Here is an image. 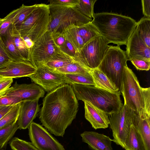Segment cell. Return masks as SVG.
Listing matches in <instances>:
<instances>
[{
  "instance_id": "cell-1",
  "label": "cell",
  "mask_w": 150,
  "mask_h": 150,
  "mask_svg": "<svg viewBox=\"0 0 150 150\" xmlns=\"http://www.w3.org/2000/svg\"><path fill=\"white\" fill-rule=\"evenodd\" d=\"M79 103L72 87L64 84L48 93L43 100L39 119L50 133L63 137L76 118Z\"/></svg>"
},
{
  "instance_id": "cell-2",
  "label": "cell",
  "mask_w": 150,
  "mask_h": 150,
  "mask_svg": "<svg viewBox=\"0 0 150 150\" xmlns=\"http://www.w3.org/2000/svg\"><path fill=\"white\" fill-rule=\"evenodd\" d=\"M91 23L108 43L126 45L137 22L129 16L112 12L94 13Z\"/></svg>"
},
{
  "instance_id": "cell-3",
  "label": "cell",
  "mask_w": 150,
  "mask_h": 150,
  "mask_svg": "<svg viewBox=\"0 0 150 150\" xmlns=\"http://www.w3.org/2000/svg\"><path fill=\"white\" fill-rule=\"evenodd\" d=\"M72 86L77 99L88 102L108 115L119 112L123 107L120 91L115 93L92 85L74 84Z\"/></svg>"
},
{
  "instance_id": "cell-4",
  "label": "cell",
  "mask_w": 150,
  "mask_h": 150,
  "mask_svg": "<svg viewBox=\"0 0 150 150\" xmlns=\"http://www.w3.org/2000/svg\"><path fill=\"white\" fill-rule=\"evenodd\" d=\"M50 22L48 30L51 33H62L71 26H79L91 22L92 19L82 13L75 7L49 4Z\"/></svg>"
},
{
  "instance_id": "cell-5",
  "label": "cell",
  "mask_w": 150,
  "mask_h": 150,
  "mask_svg": "<svg viewBox=\"0 0 150 150\" xmlns=\"http://www.w3.org/2000/svg\"><path fill=\"white\" fill-rule=\"evenodd\" d=\"M50 22L49 6L41 4L19 26L15 27L21 37H26L34 43L48 30Z\"/></svg>"
},
{
  "instance_id": "cell-6",
  "label": "cell",
  "mask_w": 150,
  "mask_h": 150,
  "mask_svg": "<svg viewBox=\"0 0 150 150\" xmlns=\"http://www.w3.org/2000/svg\"><path fill=\"white\" fill-rule=\"evenodd\" d=\"M128 60L125 51L120 46L110 45L98 69L103 72L119 89Z\"/></svg>"
},
{
  "instance_id": "cell-7",
  "label": "cell",
  "mask_w": 150,
  "mask_h": 150,
  "mask_svg": "<svg viewBox=\"0 0 150 150\" xmlns=\"http://www.w3.org/2000/svg\"><path fill=\"white\" fill-rule=\"evenodd\" d=\"M142 88L134 73L126 66L123 72L120 91L124 104L140 116L142 114L144 108Z\"/></svg>"
},
{
  "instance_id": "cell-8",
  "label": "cell",
  "mask_w": 150,
  "mask_h": 150,
  "mask_svg": "<svg viewBox=\"0 0 150 150\" xmlns=\"http://www.w3.org/2000/svg\"><path fill=\"white\" fill-rule=\"evenodd\" d=\"M108 44L100 35L97 36L76 52L74 60L91 70L97 68L110 46Z\"/></svg>"
},
{
  "instance_id": "cell-9",
  "label": "cell",
  "mask_w": 150,
  "mask_h": 150,
  "mask_svg": "<svg viewBox=\"0 0 150 150\" xmlns=\"http://www.w3.org/2000/svg\"><path fill=\"white\" fill-rule=\"evenodd\" d=\"M134 112L124 104L119 112L109 115V125L113 138L112 141L123 148L132 124Z\"/></svg>"
},
{
  "instance_id": "cell-10",
  "label": "cell",
  "mask_w": 150,
  "mask_h": 150,
  "mask_svg": "<svg viewBox=\"0 0 150 150\" xmlns=\"http://www.w3.org/2000/svg\"><path fill=\"white\" fill-rule=\"evenodd\" d=\"M60 50L54 42L51 32L48 30L34 43L30 50V62L37 68L45 64Z\"/></svg>"
},
{
  "instance_id": "cell-11",
  "label": "cell",
  "mask_w": 150,
  "mask_h": 150,
  "mask_svg": "<svg viewBox=\"0 0 150 150\" xmlns=\"http://www.w3.org/2000/svg\"><path fill=\"white\" fill-rule=\"evenodd\" d=\"M28 129L31 142L39 150H65L63 145L40 124L33 122Z\"/></svg>"
},
{
  "instance_id": "cell-12",
  "label": "cell",
  "mask_w": 150,
  "mask_h": 150,
  "mask_svg": "<svg viewBox=\"0 0 150 150\" xmlns=\"http://www.w3.org/2000/svg\"><path fill=\"white\" fill-rule=\"evenodd\" d=\"M36 69V72L28 77L45 91L49 93L65 84L62 74L51 70L45 64Z\"/></svg>"
},
{
  "instance_id": "cell-13",
  "label": "cell",
  "mask_w": 150,
  "mask_h": 150,
  "mask_svg": "<svg viewBox=\"0 0 150 150\" xmlns=\"http://www.w3.org/2000/svg\"><path fill=\"white\" fill-rule=\"evenodd\" d=\"M36 70L30 62L11 61L0 67V78L28 77L34 74Z\"/></svg>"
},
{
  "instance_id": "cell-14",
  "label": "cell",
  "mask_w": 150,
  "mask_h": 150,
  "mask_svg": "<svg viewBox=\"0 0 150 150\" xmlns=\"http://www.w3.org/2000/svg\"><path fill=\"white\" fill-rule=\"evenodd\" d=\"M45 93L44 90L35 83L18 84L16 82L4 95L17 97L23 102L39 100Z\"/></svg>"
},
{
  "instance_id": "cell-15",
  "label": "cell",
  "mask_w": 150,
  "mask_h": 150,
  "mask_svg": "<svg viewBox=\"0 0 150 150\" xmlns=\"http://www.w3.org/2000/svg\"><path fill=\"white\" fill-rule=\"evenodd\" d=\"M126 45L125 52L128 60L136 59L150 62V48L142 39L136 29Z\"/></svg>"
},
{
  "instance_id": "cell-16",
  "label": "cell",
  "mask_w": 150,
  "mask_h": 150,
  "mask_svg": "<svg viewBox=\"0 0 150 150\" xmlns=\"http://www.w3.org/2000/svg\"><path fill=\"white\" fill-rule=\"evenodd\" d=\"M85 117L95 129H105L109 125V115L91 103L84 102Z\"/></svg>"
},
{
  "instance_id": "cell-17",
  "label": "cell",
  "mask_w": 150,
  "mask_h": 150,
  "mask_svg": "<svg viewBox=\"0 0 150 150\" xmlns=\"http://www.w3.org/2000/svg\"><path fill=\"white\" fill-rule=\"evenodd\" d=\"M39 99L21 102L17 120L19 129L28 128L39 110Z\"/></svg>"
},
{
  "instance_id": "cell-18",
  "label": "cell",
  "mask_w": 150,
  "mask_h": 150,
  "mask_svg": "<svg viewBox=\"0 0 150 150\" xmlns=\"http://www.w3.org/2000/svg\"><path fill=\"white\" fill-rule=\"evenodd\" d=\"M82 141L92 150H112V140L109 137L93 131H84L80 134Z\"/></svg>"
},
{
  "instance_id": "cell-19",
  "label": "cell",
  "mask_w": 150,
  "mask_h": 150,
  "mask_svg": "<svg viewBox=\"0 0 150 150\" xmlns=\"http://www.w3.org/2000/svg\"><path fill=\"white\" fill-rule=\"evenodd\" d=\"M150 115L140 116L134 112L132 124L140 134L145 150H150Z\"/></svg>"
},
{
  "instance_id": "cell-20",
  "label": "cell",
  "mask_w": 150,
  "mask_h": 150,
  "mask_svg": "<svg viewBox=\"0 0 150 150\" xmlns=\"http://www.w3.org/2000/svg\"><path fill=\"white\" fill-rule=\"evenodd\" d=\"M13 23L3 34H0L9 57L12 61L24 60L19 53L14 43L13 36Z\"/></svg>"
},
{
  "instance_id": "cell-21",
  "label": "cell",
  "mask_w": 150,
  "mask_h": 150,
  "mask_svg": "<svg viewBox=\"0 0 150 150\" xmlns=\"http://www.w3.org/2000/svg\"><path fill=\"white\" fill-rule=\"evenodd\" d=\"M91 73L96 87L112 93L120 91L107 76L98 68L92 70Z\"/></svg>"
},
{
  "instance_id": "cell-22",
  "label": "cell",
  "mask_w": 150,
  "mask_h": 150,
  "mask_svg": "<svg viewBox=\"0 0 150 150\" xmlns=\"http://www.w3.org/2000/svg\"><path fill=\"white\" fill-rule=\"evenodd\" d=\"M124 149L125 150H145L142 139L132 124L130 126Z\"/></svg>"
},
{
  "instance_id": "cell-23",
  "label": "cell",
  "mask_w": 150,
  "mask_h": 150,
  "mask_svg": "<svg viewBox=\"0 0 150 150\" xmlns=\"http://www.w3.org/2000/svg\"><path fill=\"white\" fill-rule=\"evenodd\" d=\"M74 60L73 57L60 49L54 53L45 64L51 70L54 71Z\"/></svg>"
},
{
  "instance_id": "cell-24",
  "label": "cell",
  "mask_w": 150,
  "mask_h": 150,
  "mask_svg": "<svg viewBox=\"0 0 150 150\" xmlns=\"http://www.w3.org/2000/svg\"><path fill=\"white\" fill-rule=\"evenodd\" d=\"M65 84L90 85L95 86L91 74H63Z\"/></svg>"
},
{
  "instance_id": "cell-25",
  "label": "cell",
  "mask_w": 150,
  "mask_h": 150,
  "mask_svg": "<svg viewBox=\"0 0 150 150\" xmlns=\"http://www.w3.org/2000/svg\"><path fill=\"white\" fill-rule=\"evenodd\" d=\"M62 32L65 39L71 44L76 52L81 50L85 44L83 39L78 34L75 26L69 28Z\"/></svg>"
},
{
  "instance_id": "cell-26",
  "label": "cell",
  "mask_w": 150,
  "mask_h": 150,
  "mask_svg": "<svg viewBox=\"0 0 150 150\" xmlns=\"http://www.w3.org/2000/svg\"><path fill=\"white\" fill-rule=\"evenodd\" d=\"M91 70L75 60L68 64L65 66L54 71L62 74H91Z\"/></svg>"
},
{
  "instance_id": "cell-27",
  "label": "cell",
  "mask_w": 150,
  "mask_h": 150,
  "mask_svg": "<svg viewBox=\"0 0 150 150\" xmlns=\"http://www.w3.org/2000/svg\"><path fill=\"white\" fill-rule=\"evenodd\" d=\"M139 36L150 48V18L144 16L137 22L136 28Z\"/></svg>"
},
{
  "instance_id": "cell-28",
  "label": "cell",
  "mask_w": 150,
  "mask_h": 150,
  "mask_svg": "<svg viewBox=\"0 0 150 150\" xmlns=\"http://www.w3.org/2000/svg\"><path fill=\"white\" fill-rule=\"evenodd\" d=\"M19 129L17 121L0 129V150H5L9 141Z\"/></svg>"
},
{
  "instance_id": "cell-29",
  "label": "cell",
  "mask_w": 150,
  "mask_h": 150,
  "mask_svg": "<svg viewBox=\"0 0 150 150\" xmlns=\"http://www.w3.org/2000/svg\"><path fill=\"white\" fill-rule=\"evenodd\" d=\"M13 36L15 45L23 59L24 60L30 62V51L26 47L22 38L13 23Z\"/></svg>"
},
{
  "instance_id": "cell-30",
  "label": "cell",
  "mask_w": 150,
  "mask_h": 150,
  "mask_svg": "<svg viewBox=\"0 0 150 150\" xmlns=\"http://www.w3.org/2000/svg\"><path fill=\"white\" fill-rule=\"evenodd\" d=\"M75 27L85 44L94 37L100 35L91 22Z\"/></svg>"
},
{
  "instance_id": "cell-31",
  "label": "cell",
  "mask_w": 150,
  "mask_h": 150,
  "mask_svg": "<svg viewBox=\"0 0 150 150\" xmlns=\"http://www.w3.org/2000/svg\"><path fill=\"white\" fill-rule=\"evenodd\" d=\"M39 4L31 6H25L23 4L18 8V12L14 18L13 23L16 27L19 26L36 9Z\"/></svg>"
},
{
  "instance_id": "cell-32",
  "label": "cell",
  "mask_w": 150,
  "mask_h": 150,
  "mask_svg": "<svg viewBox=\"0 0 150 150\" xmlns=\"http://www.w3.org/2000/svg\"><path fill=\"white\" fill-rule=\"evenodd\" d=\"M21 103L15 105L0 120V129L6 127L17 121Z\"/></svg>"
},
{
  "instance_id": "cell-33",
  "label": "cell",
  "mask_w": 150,
  "mask_h": 150,
  "mask_svg": "<svg viewBox=\"0 0 150 150\" xmlns=\"http://www.w3.org/2000/svg\"><path fill=\"white\" fill-rule=\"evenodd\" d=\"M97 0H80L76 7L83 14L92 19L94 14V6Z\"/></svg>"
},
{
  "instance_id": "cell-34",
  "label": "cell",
  "mask_w": 150,
  "mask_h": 150,
  "mask_svg": "<svg viewBox=\"0 0 150 150\" xmlns=\"http://www.w3.org/2000/svg\"><path fill=\"white\" fill-rule=\"evenodd\" d=\"M13 150H39L31 142H27L17 137L13 138L10 142Z\"/></svg>"
},
{
  "instance_id": "cell-35",
  "label": "cell",
  "mask_w": 150,
  "mask_h": 150,
  "mask_svg": "<svg viewBox=\"0 0 150 150\" xmlns=\"http://www.w3.org/2000/svg\"><path fill=\"white\" fill-rule=\"evenodd\" d=\"M19 9L11 11L4 18L0 24V34L4 33L13 23L14 18L17 13Z\"/></svg>"
},
{
  "instance_id": "cell-36",
  "label": "cell",
  "mask_w": 150,
  "mask_h": 150,
  "mask_svg": "<svg viewBox=\"0 0 150 150\" xmlns=\"http://www.w3.org/2000/svg\"><path fill=\"white\" fill-rule=\"evenodd\" d=\"M142 91L144 105L142 115H150V88L142 87Z\"/></svg>"
},
{
  "instance_id": "cell-37",
  "label": "cell",
  "mask_w": 150,
  "mask_h": 150,
  "mask_svg": "<svg viewBox=\"0 0 150 150\" xmlns=\"http://www.w3.org/2000/svg\"><path fill=\"white\" fill-rule=\"evenodd\" d=\"M21 102L19 98L13 96L4 95L0 97V106L14 105Z\"/></svg>"
},
{
  "instance_id": "cell-38",
  "label": "cell",
  "mask_w": 150,
  "mask_h": 150,
  "mask_svg": "<svg viewBox=\"0 0 150 150\" xmlns=\"http://www.w3.org/2000/svg\"><path fill=\"white\" fill-rule=\"evenodd\" d=\"M80 0H50L49 4L69 7H75L78 5Z\"/></svg>"
},
{
  "instance_id": "cell-39",
  "label": "cell",
  "mask_w": 150,
  "mask_h": 150,
  "mask_svg": "<svg viewBox=\"0 0 150 150\" xmlns=\"http://www.w3.org/2000/svg\"><path fill=\"white\" fill-rule=\"evenodd\" d=\"M129 61L137 70L148 71L150 69V62L136 59H132Z\"/></svg>"
},
{
  "instance_id": "cell-40",
  "label": "cell",
  "mask_w": 150,
  "mask_h": 150,
  "mask_svg": "<svg viewBox=\"0 0 150 150\" xmlns=\"http://www.w3.org/2000/svg\"><path fill=\"white\" fill-rule=\"evenodd\" d=\"M11 61L12 60L7 54L0 35V67Z\"/></svg>"
},
{
  "instance_id": "cell-41",
  "label": "cell",
  "mask_w": 150,
  "mask_h": 150,
  "mask_svg": "<svg viewBox=\"0 0 150 150\" xmlns=\"http://www.w3.org/2000/svg\"><path fill=\"white\" fill-rule=\"evenodd\" d=\"M13 81L12 78H0V97L5 94Z\"/></svg>"
},
{
  "instance_id": "cell-42",
  "label": "cell",
  "mask_w": 150,
  "mask_h": 150,
  "mask_svg": "<svg viewBox=\"0 0 150 150\" xmlns=\"http://www.w3.org/2000/svg\"><path fill=\"white\" fill-rule=\"evenodd\" d=\"M59 48L62 51L73 57H74L76 52L73 46L66 39L63 44L59 47Z\"/></svg>"
},
{
  "instance_id": "cell-43",
  "label": "cell",
  "mask_w": 150,
  "mask_h": 150,
  "mask_svg": "<svg viewBox=\"0 0 150 150\" xmlns=\"http://www.w3.org/2000/svg\"><path fill=\"white\" fill-rule=\"evenodd\" d=\"M51 33L54 42L59 48L63 44L65 40L63 33L53 32Z\"/></svg>"
},
{
  "instance_id": "cell-44",
  "label": "cell",
  "mask_w": 150,
  "mask_h": 150,
  "mask_svg": "<svg viewBox=\"0 0 150 150\" xmlns=\"http://www.w3.org/2000/svg\"><path fill=\"white\" fill-rule=\"evenodd\" d=\"M143 14L144 16L150 18V0L141 1Z\"/></svg>"
},
{
  "instance_id": "cell-45",
  "label": "cell",
  "mask_w": 150,
  "mask_h": 150,
  "mask_svg": "<svg viewBox=\"0 0 150 150\" xmlns=\"http://www.w3.org/2000/svg\"><path fill=\"white\" fill-rule=\"evenodd\" d=\"M15 105L0 106V120L8 113Z\"/></svg>"
},
{
  "instance_id": "cell-46",
  "label": "cell",
  "mask_w": 150,
  "mask_h": 150,
  "mask_svg": "<svg viewBox=\"0 0 150 150\" xmlns=\"http://www.w3.org/2000/svg\"><path fill=\"white\" fill-rule=\"evenodd\" d=\"M3 18H0V24L3 21Z\"/></svg>"
}]
</instances>
